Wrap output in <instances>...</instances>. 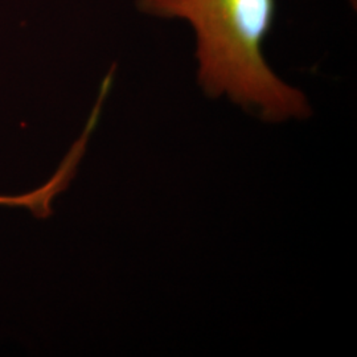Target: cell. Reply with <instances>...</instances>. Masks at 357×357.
Returning <instances> with one entry per match:
<instances>
[{"mask_svg": "<svg viewBox=\"0 0 357 357\" xmlns=\"http://www.w3.org/2000/svg\"><path fill=\"white\" fill-rule=\"evenodd\" d=\"M135 4L143 15L190 26L197 79L208 97H225L266 122L311 115L305 93L284 82L265 57L277 0H135Z\"/></svg>", "mask_w": 357, "mask_h": 357, "instance_id": "6da1fadb", "label": "cell"}, {"mask_svg": "<svg viewBox=\"0 0 357 357\" xmlns=\"http://www.w3.org/2000/svg\"><path fill=\"white\" fill-rule=\"evenodd\" d=\"M98 114L100 113L97 110H93L84 134L75 143L72 150L66 155L64 162L61 163V166L57 169L54 176L48 183H45L36 191L24 193L20 196H13V197L11 196H0V206H19V208L24 206L38 218L51 216L52 202L60 192L64 191L65 188L68 187L69 181L75 176L77 165L85 153V147H86L90 134L98 122V116H100Z\"/></svg>", "mask_w": 357, "mask_h": 357, "instance_id": "7a4b0ae2", "label": "cell"}, {"mask_svg": "<svg viewBox=\"0 0 357 357\" xmlns=\"http://www.w3.org/2000/svg\"><path fill=\"white\" fill-rule=\"evenodd\" d=\"M354 3H356V0H354Z\"/></svg>", "mask_w": 357, "mask_h": 357, "instance_id": "3957f363", "label": "cell"}]
</instances>
